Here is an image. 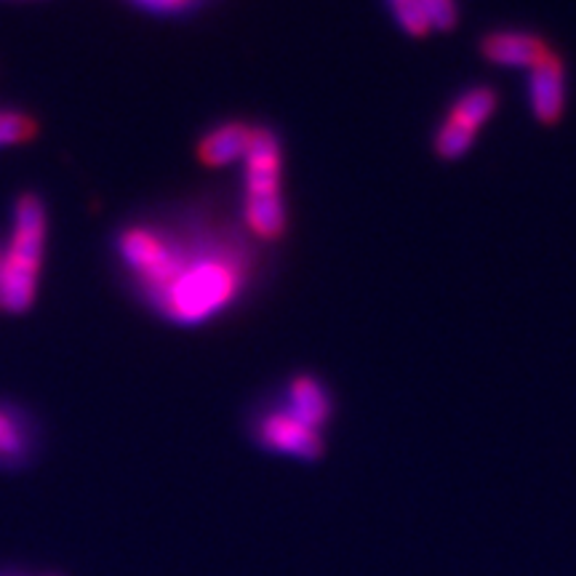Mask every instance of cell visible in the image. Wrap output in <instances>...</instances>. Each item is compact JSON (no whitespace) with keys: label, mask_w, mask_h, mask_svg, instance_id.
I'll list each match as a JSON object with an SVG mask.
<instances>
[{"label":"cell","mask_w":576,"mask_h":576,"mask_svg":"<svg viewBox=\"0 0 576 576\" xmlns=\"http://www.w3.org/2000/svg\"><path fill=\"white\" fill-rule=\"evenodd\" d=\"M115 246L137 291L176 323L209 321L249 280V256L230 235L134 225Z\"/></svg>","instance_id":"1"},{"label":"cell","mask_w":576,"mask_h":576,"mask_svg":"<svg viewBox=\"0 0 576 576\" xmlns=\"http://www.w3.org/2000/svg\"><path fill=\"white\" fill-rule=\"evenodd\" d=\"M46 214L35 196H22L14 214V235L9 251L0 256V310L25 313L38 288L40 256H43Z\"/></svg>","instance_id":"2"},{"label":"cell","mask_w":576,"mask_h":576,"mask_svg":"<svg viewBox=\"0 0 576 576\" xmlns=\"http://www.w3.org/2000/svg\"><path fill=\"white\" fill-rule=\"evenodd\" d=\"M246 161L243 216L260 238H280L286 230V209L280 198V147L273 132L254 128Z\"/></svg>","instance_id":"3"},{"label":"cell","mask_w":576,"mask_h":576,"mask_svg":"<svg viewBox=\"0 0 576 576\" xmlns=\"http://www.w3.org/2000/svg\"><path fill=\"white\" fill-rule=\"evenodd\" d=\"M256 438L264 449L278 451V454L297 456V460H315L321 456L323 440L321 433L310 430L299 420H293L288 411H270L256 425Z\"/></svg>","instance_id":"4"},{"label":"cell","mask_w":576,"mask_h":576,"mask_svg":"<svg viewBox=\"0 0 576 576\" xmlns=\"http://www.w3.org/2000/svg\"><path fill=\"white\" fill-rule=\"evenodd\" d=\"M528 99H531L534 115L542 123H555L563 115V108H566V70L552 51L531 67Z\"/></svg>","instance_id":"5"},{"label":"cell","mask_w":576,"mask_h":576,"mask_svg":"<svg viewBox=\"0 0 576 576\" xmlns=\"http://www.w3.org/2000/svg\"><path fill=\"white\" fill-rule=\"evenodd\" d=\"M484 54L502 67H528L550 54L548 46L528 33H493L484 40Z\"/></svg>","instance_id":"6"},{"label":"cell","mask_w":576,"mask_h":576,"mask_svg":"<svg viewBox=\"0 0 576 576\" xmlns=\"http://www.w3.org/2000/svg\"><path fill=\"white\" fill-rule=\"evenodd\" d=\"M286 403L288 414L315 433H321V427H326L328 416H331V398H328L326 387L313 379V376H299V379H293L291 387H288Z\"/></svg>","instance_id":"7"},{"label":"cell","mask_w":576,"mask_h":576,"mask_svg":"<svg viewBox=\"0 0 576 576\" xmlns=\"http://www.w3.org/2000/svg\"><path fill=\"white\" fill-rule=\"evenodd\" d=\"M251 134H254V128H249L246 123H225V126L214 128V132H209L201 139V145H198V158L211 168L230 166V163L246 155Z\"/></svg>","instance_id":"8"},{"label":"cell","mask_w":576,"mask_h":576,"mask_svg":"<svg viewBox=\"0 0 576 576\" xmlns=\"http://www.w3.org/2000/svg\"><path fill=\"white\" fill-rule=\"evenodd\" d=\"M493 110H497V93L486 86H475L467 88V91L456 99L454 108H451L449 121L467 128V132L478 134V128L489 121Z\"/></svg>","instance_id":"9"},{"label":"cell","mask_w":576,"mask_h":576,"mask_svg":"<svg viewBox=\"0 0 576 576\" xmlns=\"http://www.w3.org/2000/svg\"><path fill=\"white\" fill-rule=\"evenodd\" d=\"M27 451V427L22 416L9 409H0V464L14 467L22 462Z\"/></svg>","instance_id":"10"},{"label":"cell","mask_w":576,"mask_h":576,"mask_svg":"<svg viewBox=\"0 0 576 576\" xmlns=\"http://www.w3.org/2000/svg\"><path fill=\"white\" fill-rule=\"evenodd\" d=\"M473 139H475L473 132L446 121L443 126H440L438 137H435V152H438L440 158H446V161H454V158L464 155V152L473 147Z\"/></svg>","instance_id":"11"},{"label":"cell","mask_w":576,"mask_h":576,"mask_svg":"<svg viewBox=\"0 0 576 576\" xmlns=\"http://www.w3.org/2000/svg\"><path fill=\"white\" fill-rule=\"evenodd\" d=\"M38 134V123L25 113H0V147L25 145Z\"/></svg>","instance_id":"12"},{"label":"cell","mask_w":576,"mask_h":576,"mask_svg":"<svg viewBox=\"0 0 576 576\" xmlns=\"http://www.w3.org/2000/svg\"><path fill=\"white\" fill-rule=\"evenodd\" d=\"M134 3L145 5L150 11H161V14H172V11H181L187 5H192L196 0H134Z\"/></svg>","instance_id":"13"}]
</instances>
